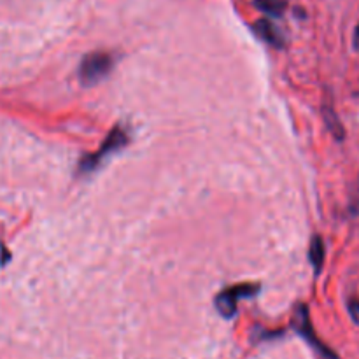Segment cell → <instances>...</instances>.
I'll return each instance as SVG.
<instances>
[{
    "label": "cell",
    "instance_id": "cell-1",
    "mask_svg": "<svg viewBox=\"0 0 359 359\" xmlns=\"http://www.w3.org/2000/svg\"><path fill=\"white\" fill-rule=\"evenodd\" d=\"M114 55L107 51H93L83 58L79 65V79L84 86H93L111 74Z\"/></svg>",
    "mask_w": 359,
    "mask_h": 359
},
{
    "label": "cell",
    "instance_id": "cell-2",
    "mask_svg": "<svg viewBox=\"0 0 359 359\" xmlns=\"http://www.w3.org/2000/svg\"><path fill=\"white\" fill-rule=\"evenodd\" d=\"M126 142H128V133H126L121 126L112 128L111 133L107 135V139H105L104 144L100 146V149L95 151L93 154H86V156L79 161V172L81 174H90V172H93L95 168L100 167V163L109 156V154L125 147Z\"/></svg>",
    "mask_w": 359,
    "mask_h": 359
},
{
    "label": "cell",
    "instance_id": "cell-3",
    "mask_svg": "<svg viewBox=\"0 0 359 359\" xmlns=\"http://www.w3.org/2000/svg\"><path fill=\"white\" fill-rule=\"evenodd\" d=\"M259 291V286L256 284H238V286L228 287L223 293H219L216 297V309L221 316H224L226 319L233 318L237 314V302L241 298L252 297Z\"/></svg>",
    "mask_w": 359,
    "mask_h": 359
},
{
    "label": "cell",
    "instance_id": "cell-4",
    "mask_svg": "<svg viewBox=\"0 0 359 359\" xmlns=\"http://www.w3.org/2000/svg\"><path fill=\"white\" fill-rule=\"evenodd\" d=\"M294 328H297V332L300 333V335L304 337V339L307 340V342L311 344L316 351H319V353H321L323 358L339 359L335 356V353H332L328 347L323 346V344L318 340V337H316V333H314V328H312V325H311V319H309V311L305 305H300L297 311V314H294Z\"/></svg>",
    "mask_w": 359,
    "mask_h": 359
},
{
    "label": "cell",
    "instance_id": "cell-5",
    "mask_svg": "<svg viewBox=\"0 0 359 359\" xmlns=\"http://www.w3.org/2000/svg\"><path fill=\"white\" fill-rule=\"evenodd\" d=\"M255 34L258 35L262 41H265L266 44L273 46V48H284V35L276 25L270 23L269 20H258L255 25Z\"/></svg>",
    "mask_w": 359,
    "mask_h": 359
},
{
    "label": "cell",
    "instance_id": "cell-6",
    "mask_svg": "<svg viewBox=\"0 0 359 359\" xmlns=\"http://www.w3.org/2000/svg\"><path fill=\"white\" fill-rule=\"evenodd\" d=\"M323 116H325L326 126H328L330 132L333 133V137H335L337 140H344V137H346V130H344L342 123H340L339 116H337L335 109H333V105L330 104L328 98H326L325 104H323Z\"/></svg>",
    "mask_w": 359,
    "mask_h": 359
},
{
    "label": "cell",
    "instance_id": "cell-7",
    "mask_svg": "<svg viewBox=\"0 0 359 359\" xmlns=\"http://www.w3.org/2000/svg\"><path fill=\"white\" fill-rule=\"evenodd\" d=\"M325 242H323V238L319 237V235H316L311 242V251H309V258H311V263L312 266H314L316 273L321 272L323 263H325Z\"/></svg>",
    "mask_w": 359,
    "mask_h": 359
},
{
    "label": "cell",
    "instance_id": "cell-8",
    "mask_svg": "<svg viewBox=\"0 0 359 359\" xmlns=\"http://www.w3.org/2000/svg\"><path fill=\"white\" fill-rule=\"evenodd\" d=\"M255 6L270 16H283L287 7V0H255Z\"/></svg>",
    "mask_w": 359,
    "mask_h": 359
},
{
    "label": "cell",
    "instance_id": "cell-9",
    "mask_svg": "<svg viewBox=\"0 0 359 359\" xmlns=\"http://www.w3.org/2000/svg\"><path fill=\"white\" fill-rule=\"evenodd\" d=\"M349 312L353 321L359 326V300H351L349 302Z\"/></svg>",
    "mask_w": 359,
    "mask_h": 359
},
{
    "label": "cell",
    "instance_id": "cell-10",
    "mask_svg": "<svg viewBox=\"0 0 359 359\" xmlns=\"http://www.w3.org/2000/svg\"><path fill=\"white\" fill-rule=\"evenodd\" d=\"M353 46H354V49H356V51L359 53V23H358L356 30H354V39H353Z\"/></svg>",
    "mask_w": 359,
    "mask_h": 359
},
{
    "label": "cell",
    "instance_id": "cell-11",
    "mask_svg": "<svg viewBox=\"0 0 359 359\" xmlns=\"http://www.w3.org/2000/svg\"><path fill=\"white\" fill-rule=\"evenodd\" d=\"M356 195L359 196V179H358V188H356Z\"/></svg>",
    "mask_w": 359,
    "mask_h": 359
}]
</instances>
